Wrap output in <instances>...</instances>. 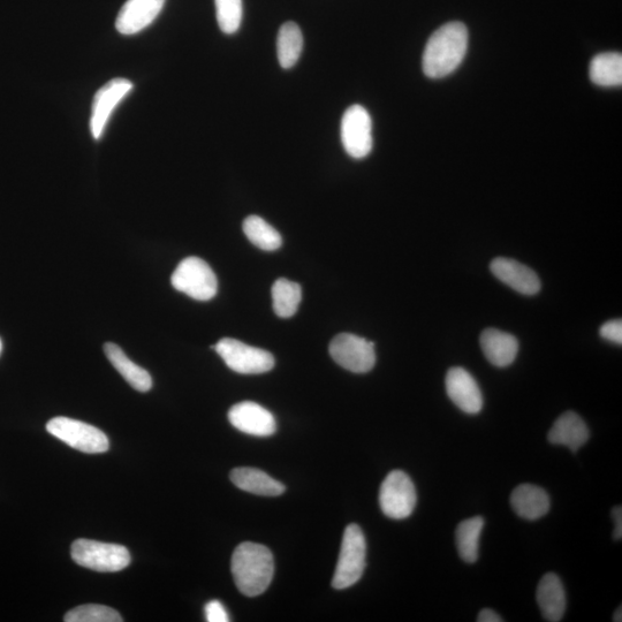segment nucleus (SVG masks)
Returning <instances> with one entry per match:
<instances>
[{"label":"nucleus","mask_w":622,"mask_h":622,"mask_svg":"<svg viewBox=\"0 0 622 622\" xmlns=\"http://www.w3.org/2000/svg\"><path fill=\"white\" fill-rule=\"evenodd\" d=\"M599 335L605 340L611 341L613 344H622V322L621 320H613L606 322L599 330Z\"/></svg>","instance_id":"c85d7f7f"},{"label":"nucleus","mask_w":622,"mask_h":622,"mask_svg":"<svg viewBox=\"0 0 622 622\" xmlns=\"http://www.w3.org/2000/svg\"><path fill=\"white\" fill-rule=\"evenodd\" d=\"M229 420L235 429L247 435L267 437L277 430L275 416L252 401L234 405L230 409Z\"/></svg>","instance_id":"ddd939ff"},{"label":"nucleus","mask_w":622,"mask_h":622,"mask_svg":"<svg viewBox=\"0 0 622 622\" xmlns=\"http://www.w3.org/2000/svg\"><path fill=\"white\" fill-rule=\"evenodd\" d=\"M612 517L614 520V540L621 541L622 538V510L621 506L613 508Z\"/></svg>","instance_id":"7c9ffc66"},{"label":"nucleus","mask_w":622,"mask_h":622,"mask_svg":"<svg viewBox=\"0 0 622 622\" xmlns=\"http://www.w3.org/2000/svg\"><path fill=\"white\" fill-rule=\"evenodd\" d=\"M273 309L277 316L290 318L300 306L302 290L299 284L280 278L272 286Z\"/></svg>","instance_id":"393cba45"},{"label":"nucleus","mask_w":622,"mask_h":622,"mask_svg":"<svg viewBox=\"0 0 622 622\" xmlns=\"http://www.w3.org/2000/svg\"><path fill=\"white\" fill-rule=\"evenodd\" d=\"M468 40V29L461 22H449L437 29L424 49V74L442 79L457 70L466 56Z\"/></svg>","instance_id":"f257e3e1"},{"label":"nucleus","mask_w":622,"mask_h":622,"mask_svg":"<svg viewBox=\"0 0 622 622\" xmlns=\"http://www.w3.org/2000/svg\"><path fill=\"white\" fill-rule=\"evenodd\" d=\"M219 28L225 34L237 33L244 15L242 0H215Z\"/></svg>","instance_id":"cd10ccee"},{"label":"nucleus","mask_w":622,"mask_h":622,"mask_svg":"<svg viewBox=\"0 0 622 622\" xmlns=\"http://www.w3.org/2000/svg\"><path fill=\"white\" fill-rule=\"evenodd\" d=\"M244 232L252 244L260 249L272 252L283 244L282 235L268 222L259 216H249L245 219Z\"/></svg>","instance_id":"a878e982"},{"label":"nucleus","mask_w":622,"mask_h":622,"mask_svg":"<svg viewBox=\"0 0 622 622\" xmlns=\"http://www.w3.org/2000/svg\"><path fill=\"white\" fill-rule=\"evenodd\" d=\"M490 269L500 282L520 294L535 295L541 291V280L536 272L518 261L498 257L491 262Z\"/></svg>","instance_id":"2eb2a0df"},{"label":"nucleus","mask_w":622,"mask_h":622,"mask_svg":"<svg viewBox=\"0 0 622 622\" xmlns=\"http://www.w3.org/2000/svg\"><path fill=\"white\" fill-rule=\"evenodd\" d=\"M104 353L106 358L116 368L118 373L124 377L125 381L139 392H148L153 388V378L146 369H143L134 363L123 350L113 343L104 345Z\"/></svg>","instance_id":"412c9836"},{"label":"nucleus","mask_w":622,"mask_h":622,"mask_svg":"<svg viewBox=\"0 0 622 622\" xmlns=\"http://www.w3.org/2000/svg\"><path fill=\"white\" fill-rule=\"evenodd\" d=\"M480 344L485 358L498 368H505L517 359L519 352L518 339L497 329L482 332Z\"/></svg>","instance_id":"dca6fc26"},{"label":"nucleus","mask_w":622,"mask_h":622,"mask_svg":"<svg viewBox=\"0 0 622 622\" xmlns=\"http://www.w3.org/2000/svg\"><path fill=\"white\" fill-rule=\"evenodd\" d=\"M621 612H622V610H621V608H619L616 611V613H614L613 621H616V622H621L622 621V614H621Z\"/></svg>","instance_id":"473e14b6"},{"label":"nucleus","mask_w":622,"mask_h":622,"mask_svg":"<svg viewBox=\"0 0 622 622\" xmlns=\"http://www.w3.org/2000/svg\"><path fill=\"white\" fill-rule=\"evenodd\" d=\"M330 354L339 366L355 374H366L375 367L376 353L373 341L341 333L333 338Z\"/></svg>","instance_id":"1a4fd4ad"},{"label":"nucleus","mask_w":622,"mask_h":622,"mask_svg":"<svg viewBox=\"0 0 622 622\" xmlns=\"http://www.w3.org/2000/svg\"><path fill=\"white\" fill-rule=\"evenodd\" d=\"M235 373L260 375L275 367V358L268 351L252 347L232 338H224L212 347Z\"/></svg>","instance_id":"0eeeda50"},{"label":"nucleus","mask_w":622,"mask_h":622,"mask_svg":"<svg viewBox=\"0 0 622 622\" xmlns=\"http://www.w3.org/2000/svg\"><path fill=\"white\" fill-rule=\"evenodd\" d=\"M119 612L109 606L98 604H87L78 606L66 613V622H121Z\"/></svg>","instance_id":"bb28decb"},{"label":"nucleus","mask_w":622,"mask_h":622,"mask_svg":"<svg viewBox=\"0 0 622 622\" xmlns=\"http://www.w3.org/2000/svg\"><path fill=\"white\" fill-rule=\"evenodd\" d=\"M590 432L586 422L574 412H566L559 417L549 431L551 444L564 445L573 452L581 449L588 442Z\"/></svg>","instance_id":"6ab92c4d"},{"label":"nucleus","mask_w":622,"mask_h":622,"mask_svg":"<svg viewBox=\"0 0 622 622\" xmlns=\"http://www.w3.org/2000/svg\"><path fill=\"white\" fill-rule=\"evenodd\" d=\"M171 283L177 291L197 301H209L215 297L218 282L215 272L199 257H188L173 272Z\"/></svg>","instance_id":"423d86ee"},{"label":"nucleus","mask_w":622,"mask_h":622,"mask_svg":"<svg viewBox=\"0 0 622 622\" xmlns=\"http://www.w3.org/2000/svg\"><path fill=\"white\" fill-rule=\"evenodd\" d=\"M231 481L241 490L264 497L283 495L285 487L282 483L272 479L267 473L256 468H235L231 472Z\"/></svg>","instance_id":"aec40b11"},{"label":"nucleus","mask_w":622,"mask_h":622,"mask_svg":"<svg viewBox=\"0 0 622 622\" xmlns=\"http://www.w3.org/2000/svg\"><path fill=\"white\" fill-rule=\"evenodd\" d=\"M206 618L209 622H229L230 617L224 605L219 601H211L206 605Z\"/></svg>","instance_id":"c756f323"},{"label":"nucleus","mask_w":622,"mask_h":622,"mask_svg":"<svg viewBox=\"0 0 622 622\" xmlns=\"http://www.w3.org/2000/svg\"><path fill=\"white\" fill-rule=\"evenodd\" d=\"M483 527L484 519L475 517L462 521L455 532L459 556L468 564H474L479 559Z\"/></svg>","instance_id":"b1692460"},{"label":"nucleus","mask_w":622,"mask_h":622,"mask_svg":"<svg viewBox=\"0 0 622 622\" xmlns=\"http://www.w3.org/2000/svg\"><path fill=\"white\" fill-rule=\"evenodd\" d=\"M165 0H127L118 14L116 27L123 35H134L146 29L162 12Z\"/></svg>","instance_id":"4468645a"},{"label":"nucleus","mask_w":622,"mask_h":622,"mask_svg":"<svg viewBox=\"0 0 622 622\" xmlns=\"http://www.w3.org/2000/svg\"><path fill=\"white\" fill-rule=\"evenodd\" d=\"M477 621L479 622H502L504 621L500 618L499 614L491 609H484L479 613V617H477Z\"/></svg>","instance_id":"2f4dec72"},{"label":"nucleus","mask_w":622,"mask_h":622,"mask_svg":"<svg viewBox=\"0 0 622 622\" xmlns=\"http://www.w3.org/2000/svg\"><path fill=\"white\" fill-rule=\"evenodd\" d=\"M303 49V36L295 22L288 21L279 29L277 55L280 66L290 70L299 62Z\"/></svg>","instance_id":"5701e85b"},{"label":"nucleus","mask_w":622,"mask_h":622,"mask_svg":"<svg viewBox=\"0 0 622 622\" xmlns=\"http://www.w3.org/2000/svg\"><path fill=\"white\" fill-rule=\"evenodd\" d=\"M231 570L240 593L256 597L269 588L275 574V560L267 546L245 542L234 550Z\"/></svg>","instance_id":"f03ea898"},{"label":"nucleus","mask_w":622,"mask_h":622,"mask_svg":"<svg viewBox=\"0 0 622 622\" xmlns=\"http://www.w3.org/2000/svg\"><path fill=\"white\" fill-rule=\"evenodd\" d=\"M591 81L601 87L622 85V56L618 52H606L596 56L590 63Z\"/></svg>","instance_id":"4be33fe9"},{"label":"nucleus","mask_w":622,"mask_h":622,"mask_svg":"<svg viewBox=\"0 0 622 622\" xmlns=\"http://www.w3.org/2000/svg\"><path fill=\"white\" fill-rule=\"evenodd\" d=\"M341 142L355 159L367 157L373 149V121L362 105H352L341 119Z\"/></svg>","instance_id":"9d476101"},{"label":"nucleus","mask_w":622,"mask_h":622,"mask_svg":"<svg viewBox=\"0 0 622 622\" xmlns=\"http://www.w3.org/2000/svg\"><path fill=\"white\" fill-rule=\"evenodd\" d=\"M417 502L411 477L401 470H393L379 490V505L386 517L402 520L411 517Z\"/></svg>","instance_id":"6e6552de"},{"label":"nucleus","mask_w":622,"mask_h":622,"mask_svg":"<svg viewBox=\"0 0 622 622\" xmlns=\"http://www.w3.org/2000/svg\"><path fill=\"white\" fill-rule=\"evenodd\" d=\"M511 505L520 518L534 521L549 513L551 502L544 489L533 484H522L512 492Z\"/></svg>","instance_id":"a211bd4d"},{"label":"nucleus","mask_w":622,"mask_h":622,"mask_svg":"<svg viewBox=\"0 0 622 622\" xmlns=\"http://www.w3.org/2000/svg\"><path fill=\"white\" fill-rule=\"evenodd\" d=\"M536 599L546 621L563 620L566 610V593L563 582L557 574L548 573L543 576L538 583Z\"/></svg>","instance_id":"f3484780"},{"label":"nucleus","mask_w":622,"mask_h":622,"mask_svg":"<svg viewBox=\"0 0 622 622\" xmlns=\"http://www.w3.org/2000/svg\"><path fill=\"white\" fill-rule=\"evenodd\" d=\"M133 89V83L127 79H113L97 91L91 108L90 130L94 139H101L116 106Z\"/></svg>","instance_id":"9b49d317"},{"label":"nucleus","mask_w":622,"mask_h":622,"mask_svg":"<svg viewBox=\"0 0 622 622\" xmlns=\"http://www.w3.org/2000/svg\"><path fill=\"white\" fill-rule=\"evenodd\" d=\"M47 430L53 437L74 450L89 454L109 451L108 436L102 430L85 422L59 416L48 422Z\"/></svg>","instance_id":"39448f33"},{"label":"nucleus","mask_w":622,"mask_h":622,"mask_svg":"<svg viewBox=\"0 0 622 622\" xmlns=\"http://www.w3.org/2000/svg\"><path fill=\"white\" fill-rule=\"evenodd\" d=\"M367 565V542L358 525L346 528L340 556L333 575L332 587L343 590L354 586L362 578Z\"/></svg>","instance_id":"7ed1b4c3"},{"label":"nucleus","mask_w":622,"mask_h":622,"mask_svg":"<svg viewBox=\"0 0 622 622\" xmlns=\"http://www.w3.org/2000/svg\"><path fill=\"white\" fill-rule=\"evenodd\" d=\"M71 556L79 566L102 573L120 572L131 564L130 551L125 546L85 538L72 544Z\"/></svg>","instance_id":"20e7f679"},{"label":"nucleus","mask_w":622,"mask_h":622,"mask_svg":"<svg viewBox=\"0 0 622 622\" xmlns=\"http://www.w3.org/2000/svg\"><path fill=\"white\" fill-rule=\"evenodd\" d=\"M446 392L453 404L462 412L479 414L483 408V396L476 379L464 368L455 367L446 375Z\"/></svg>","instance_id":"f8f14e48"},{"label":"nucleus","mask_w":622,"mask_h":622,"mask_svg":"<svg viewBox=\"0 0 622 622\" xmlns=\"http://www.w3.org/2000/svg\"><path fill=\"white\" fill-rule=\"evenodd\" d=\"M2 351H3V343H2V340H0V354H2Z\"/></svg>","instance_id":"72a5a7b5"}]
</instances>
